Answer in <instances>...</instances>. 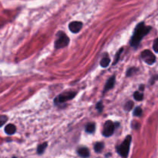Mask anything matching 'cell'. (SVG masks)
I'll return each instance as SVG.
<instances>
[{
	"label": "cell",
	"mask_w": 158,
	"mask_h": 158,
	"mask_svg": "<svg viewBox=\"0 0 158 158\" xmlns=\"http://www.w3.org/2000/svg\"><path fill=\"white\" fill-rule=\"evenodd\" d=\"M151 29H152V27L146 26L144 23H140L139 24H137L134 29V34L131 37V42H130L131 46H133L134 49H137L143 37L148 35L151 32Z\"/></svg>",
	"instance_id": "1"
},
{
	"label": "cell",
	"mask_w": 158,
	"mask_h": 158,
	"mask_svg": "<svg viewBox=\"0 0 158 158\" xmlns=\"http://www.w3.org/2000/svg\"><path fill=\"white\" fill-rule=\"evenodd\" d=\"M131 140H132V137L131 135L127 136V137L123 140V143L117 147V151L120 154V157L123 158H127L128 157Z\"/></svg>",
	"instance_id": "2"
},
{
	"label": "cell",
	"mask_w": 158,
	"mask_h": 158,
	"mask_svg": "<svg viewBox=\"0 0 158 158\" xmlns=\"http://www.w3.org/2000/svg\"><path fill=\"white\" fill-rule=\"evenodd\" d=\"M76 96H77V93L76 92H73V91L64 92L56 97L55 100H54V103L58 106V105L61 104V103H64L66 102L69 101V100H73Z\"/></svg>",
	"instance_id": "3"
},
{
	"label": "cell",
	"mask_w": 158,
	"mask_h": 158,
	"mask_svg": "<svg viewBox=\"0 0 158 158\" xmlns=\"http://www.w3.org/2000/svg\"><path fill=\"white\" fill-rule=\"evenodd\" d=\"M69 43V39L64 32H60L57 34V39L55 42V48L56 49H61L68 46Z\"/></svg>",
	"instance_id": "4"
},
{
	"label": "cell",
	"mask_w": 158,
	"mask_h": 158,
	"mask_svg": "<svg viewBox=\"0 0 158 158\" xmlns=\"http://www.w3.org/2000/svg\"><path fill=\"white\" fill-rule=\"evenodd\" d=\"M142 60L148 65H153L156 62V56L151 51L146 49L140 54Z\"/></svg>",
	"instance_id": "5"
},
{
	"label": "cell",
	"mask_w": 158,
	"mask_h": 158,
	"mask_svg": "<svg viewBox=\"0 0 158 158\" xmlns=\"http://www.w3.org/2000/svg\"><path fill=\"white\" fill-rule=\"evenodd\" d=\"M114 130H115L114 123L111 120H107L105 122L104 125H103V135L106 137H110L114 133Z\"/></svg>",
	"instance_id": "6"
},
{
	"label": "cell",
	"mask_w": 158,
	"mask_h": 158,
	"mask_svg": "<svg viewBox=\"0 0 158 158\" xmlns=\"http://www.w3.org/2000/svg\"><path fill=\"white\" fill-rule=\"evenodd\" d=\"M82 27H83V23L81 22H72L69 25V29L73 33H77V32H80Z\"/></svg>",
	"instance_id": "7"
},
{
	"label": "cell",
	"mask_w": 158,
	"mask_h": 158,
	"mask_svg": "<svg viewBox=\"0 0 158 158\" xmlns=\"http://www.w3.org/2000/svg\"><path fill=\"white\" fill-rule=\"evenodd\" d=\"M115 81H116L115 76H113V77H111L110 78L107 80V82H106V84H105L104 89H103V94H105L106 91L110 90V89H111L113 87H114V84H115Z\"/></svg>",
	"instance_id": "8"
},
{
	"label": "cell",
	"mask_w": 158,
	"mask_h": 158,
	"mask_svg": "<svg viewBox=\"0 0 158 158\" xmlns=\"http://www.w3.org/2000/svg\"><path fill=\"white\" fill-rule=\"evenodd\" d=\"M77 154L80 157L83 158H87L89 157V151L86 148H80L77 150Z\"/></svg>",
	"instance_id": "9"
},
{
	"label": "cell",
	"mask_w": 158,
	"mask_h": 158,
	"mask_svg": "<svg viewBox=\"0 0 158 158\" xmlns=\"http://www.w3.org/2000/svg\"><path fill=\"white\" fill-rule=\"evenodd\" d=\"M15 131H16V128H15V125L13 124H8L5 127V132L8 135H12V134H15Z\"/></svg>",
	"instance_id": "10"
},
{
	"label": "cell",
	"mask_w": 158,
	"mask_h": 158,
	"mask_svg": "<svg viewBox=\"0 0 158 158\" xmlns=\"http://www.w3.org/2000/svg\"><path fill=\"white\" fill-rule=\"evenodd\" d=\"M95 129L96 125L94 123H89L86 126V132L88 134H93L95 131Z\"/></svg>",
	"instance_id": "11"
},
{
	"label": "cell",
	"mask_w": 158,
	"mask_h": 158,
	"mask_svg": "<svg viewBox=\"0 0 158 158\" xmlns=\"http://www.w3.org/2000/svg\"><path fill=\"white\" fill-rule=\"evenodd\" d=\"M110 59L108 56H105L100 61V66L103 68H106L110 65Z\"/></svg>",
	"instance_id": "12"
},
{
	"label": "cell",
	"mask_w": 158,
	"mask_h": 158,
	"mask_svg": "<svg viewBox=\"0 0 158 158\" xmlns=\"http://www.w3.org/2000/svg\"><path fill=\"white\" fill-rule=\"evenodd\" d=\"M47 145H48V143H46V142H45V143H42V144L39 145L38 148H37V153H38L39 154H43V152L45 151L46 148H47Z\"/></svg>",
	"instance_id": "13"
},
{
	"label": "cell",
	"mask_w": 158,
	"mask_h": 158,
	"mask_svg": "<svg viewBox=\"0 0 158 158\" xmlns=\"http://www.w3.org/2000/svg\"><path fill=\"white\" fill-rule=\"evenodd\" d=\"M103 148H104V144H103V143L99 142V143H96L95 146H94V151H95V152L97 153H100L102 151H103Z\"/></svg>",
	"instance_id": "14"
},
{
	"label": "cell",
	"mask_w": 158,
	"mask_h": 158,
	"mask_svg": "<svg viewBox=\"0 0 158 158\" xmlns=\"http://www.w3.org/2000/svg\"><path fill=\"white\" fill-rule=\"evenodd\" d=\"M134 97L137 101H141L143 99V94L142 93H140L139 91H137V92L134 93Z\"/></svg>",
	"instance_id": "15"
},
{
	"label": "cell",
	"mask_w": 158,
	"mask_h": 158,
	"mask_svg": "<svg viewBox=\"0 0 158 158\" xmlns=\"http://www.w3.org/2000/svg\"><path fill=\"white\" fill-rule=\"evenodd\" d=\"M134 102L131 101V100H130V101L127 102L126 104L124 105V110L126 111L131 110L133 109V107H134Z\"/></svg>",
	"instance_id": "16"
},
{
	"label": "cell",
	"mask_w": 158,
	"mask_h": 158,
	"mask_svg": "<svg viewBox=\"0 0 158 158\" xmlns=\"http://www.w3.org/2000/svg\"><path fill=\"white\" fill-rule=\"evenodd\" d=\"M142 114H143V110H142L141 107L137 106V107H136L135 109H134V116H135V117H141Z\"/></svg>",
	"instance_id": "17"
},
{
	"label": "cell",
	"mask_w": 158,
	"mask_h": 158,
	"mask_svg": "<svg viewBox=\"0 0 158 158\" xmlns=\"http://www.w3.org/2000/svg\"><path fill=\"white\" fill-rule=\"evenodd\" d=\"M137 71H138V69H137V68L135 67L130 68V69L127 70V77H131V76L134 75V74L136 72H137Z\"/></svg>",
	"instance_id": "18"
},
{
	"label": "cell",
	"mask_w": 158,
	"mask_h": 158,
	"mask_svg": "<svg viewBox=\"0 0 158 158\" xmlns=\"http://www.w3.org/2000/svg\"><path fill=\"white\" fill-rule=\"evenodd\" d=\"M8 120V117L7 116L5 115H0V127H2L5 123L7 122Z\"/></svg>",
	"instance_id": "19"
},
{
	"label": "cell",
	"mask_w": 158,
	"mask_h": 158,
	"mask_svg": "<svg viewBox=\"0 0 158 158\" xmlns=\"http://www.w3.org/2000/svg\"><path fill=\"white\" fill-rule=\"evenodd\" d=\"M123 48H120V50H119L118 52H117V55H116V58H115V60H114V65L117 64V62H118V60H119V58H120V54H121V52H123Z\"/></svg>",
	"instance_id": "20"
},
{
	"label": "cell",
	"mask_w": 158,
	"mask_h": 158,
	"mask_svg": "<svg viewBox=\"0 0 158 158\" xmlns=\"http://www.w3.org/2000/svg\"><path fill=\"white\" fill-rule=\"evenodd\" d=\"M153 49H154V52L158 53V38L154 40V44H153Z\"/></svg>",
	"instance_id": "21"
},
{
	"label": "cell",
	"mask_w": 158,
	"mask_h": 158,
	"mask_svg": "<svg viewBox=\"0 0 158 158\" xmlns=\"http://www.w3.org/2000/svg\"><path fill=\"white\" fill-rule=\"evenodd\" d=\"M97 109L98 110L99 113H101L102 111H103V103H102V101H100L99 103H97Z\"/></svg>",
	"instance_id": "22"
},
{
	"label": "cell",
	"mask_w": 158,
	"mask_h": 158,
	"mask_svg": "<svg viewBox=\"0 0 158 158\" xmlns=\"http://www.w3.org/2000/svg\"><path fill=\"white\" fill-rule=\"evenodd\" d=\"M157 80H158V75L153 76L152 78H151V80H150V82H151V84L153 85L156 81H157Z\"/></svg>",
	"instance_id": "23"
},
{
	"label": "cell",
	"mask_w": 158,
	"mask_h": 158,
	"mask_svg": "<svg viewBox=\"0 0 158 158\" xmlns=\"http://www.w3.org/2000/svg\"><path fill=\"white\" fill-rule=\"evenodd\" d=\"M140 89H141V90H143V89H144V86H143V85H142V86H140Z\"/></svg>",
	"instance_id": "24"
},
{
	"label": "cell",
	"mask_w": 158,
	"mask_h": 158,
	"mask_svg": "<svg viewBox=\"0 0 158 158\" xmlns=\"http://www.w3.org/2000/svg\"><path fill=\"white\" fill-rule=\"evenodd\" d=\"M12 158H16V157H12Z\"/></svg>",
	"instance_id": "25"
}]
</instances>
